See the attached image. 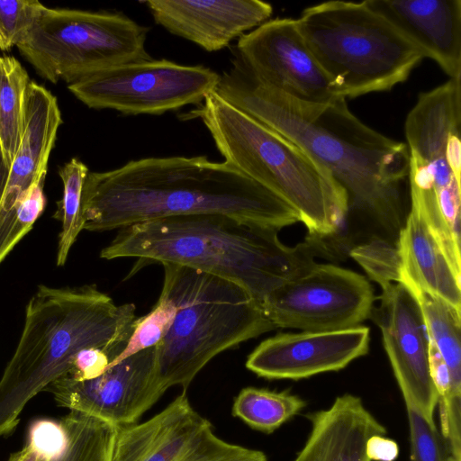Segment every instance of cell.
<instances>
[{
	"mask_svg": "<svg viewBox=\"0 0 461 461\" xmlns=\"http://www.w3.org/2000/svg\"><path fill=\"white\" fill-rule=\"evenodd\" d=\"M215 92L308 155L345 193L348 215L366 219L397 241L406 219V143L366 125L344 98L309 103L260 84L239 58L220 75Z\"/></svg>",
	"mask_w": 461,
	"mask_h": 461,
	"instance_id": "obj_1",
	"label": "cell"
},
{
	"mask_svg": "<svg viewBox=\"0 0 461 461\" xmlns=\"http://www.w3.org/2000/svg\"><path fill=\"white\" fill-rule=\"evenodd\" d=\"M223 214L280 230L296 211L226 162L206 157L146 158L88 172L82 192L84 229L107 231L175 216Z\"/></svg>",
	"mask_w": 461,
	"mask_h": 461,
	"instance_id": "obj_2",
	"label": "cell"
},
{
	"mask_svg": "<svg viewBox=\"0 0 461 461\" xmlns=\"http://www.w3.org/2000/svg\"><path fill=\"white\" fill-rule=\"evenodd\" d=\"M278 230L223 214L167 217L118 230L100 252L107 260L136 258L146 265L175 264L230 281L262 302L330 255L322 237L309 234L294 247Z\"/></svg>",
	"mask_w": 461,
	"mask_h": 461,
	"instance_id": "obj_3",
	"label": "cell"
},
{
	"mask_svg": "<svg viewBox=\"0 0 461 461\" xmlns=\"http://www.w3.org/2000/svg\"><path fill=\"white\" fill-rule=\"evenodd\" d=\"M136 318L133 303L117 305L95 285H39L27 303L22 335L0 379V437L14 429L33 396L71 369L81 350L101 348L117 357Z\"/></svg>",
	"mask_w": 461,
	"mask_h": 461,
	"instance_id": "obj_4",
	"label": "cell"
},
{
	"mask_svg": "<svg viewBox=\"0 0 461 461\" xmlns=\"http://www.w3.org/2000/svg\"><path fill=\"white\" fill-rule=\"evenodd\" d=\"M200 119L230 165L294 208L309 234H335L348 216L345 193L286 138L236 108L216 92L181 114Z\"/></svg>",
	"mask_w": 461,
	"mask_h": 461,
	"instance_id": "obj_5",
	"label": "cell"
},
{
	"mask_svg": "<svg viewBox=\"0 0 461 461\" xmlns=\"http://www.w3.org/2000/svg\"><path fill=\"white\" fill-rule=\"evenodd\" d=\"M162 266L161 293L176 307L171 327L155 346L165 391L180 385L185 392L218 354L276 329L261 303L237 284L175 264Z\"/></svg>",
	"mask_w": 461,
	"mask_h": 461,
	"instance_id": "obj_6",
	"label": "cell"
},
{
	"mask_svg": "<svg viewBox=\"0 0 461 461\" xmlns=\"http://www.w3.org/2000/svg\"><path fill=\"white\" fill-rule=\"evenodd\" d=\"M314 58L344 99L391 90L424 59L366 2L330 1L296 19Z\"/></svg>",
	"mask_w": 461,
	"mask_h": 461,
	"instance_id": "obj_7",
	"label": "cell"
},
{
	"mask_svg": "<svg viewBox=\"0 0 461 461\" xmlns=\"http://www.w3.org/2000/svg\"><path fill=\"white\" fill-rule=\"evenodd\" d=\"M461 79L420 94L404 132L409 151L411 209L424 221L455 269L461 267V179L447 160L452 137L460 133Z\"/></svg>",
	"mask_w": 461,
	"mask_h": 461,
	"instance_id": "obj_8",
	"label": "cell"
},
{
	"mask_svg": "<svg viewBox=\"0 0 461 461\" xmlns=\"http://www.w3.org/2000/svg\"><path fill=\"white\" fill-rule=\"evenodd\" d=\"M149 28L122 13L46 7L17 45L36 72L68 85L116 66L152 59Z\"/></svg>",
	"mask_w": 461,
	"mask_h": 461,
	"instance_id": "obj_9",
	"label": "cell"
},
{
	"mask_svg": "<svg viewBox=\"0 0 461 461\" xmlns=\"http://www.w3.org/2000/svg\"><path fill=\"white\" fill-rule=\"evenodd\" d=\"M220 75L202 65L149 59L110 68L68 85L83 104L127 115H159L200 104L214 92Z\"/></svg>",
	"mask_w": 461,
	"mask_h": 461,
	"instance_id": "obj_10",
	"label": "cell"
},
{
	"mask_svg": "<svg viewBox=\"0 0 461 461\" xmlns=\"http://www.w3.org/2000/svg\"><path fill=\"white\" fill-rule=\"evenodd\" d=\"M374 301L372 285L365 276L317 263L270 293L261 306L276 329L322 332L359 326L370 318Z\"/></svg>",
	"mask_w": 461,
	"mask_h": 461,
	"instance_id": "obj_11",
	"label": "cell"
},
{
	"mask_svg": "<svg viewBox=\"0 0 461 461\" xmlns=\"http://www.w3.org/2000/svg\"><path fill=\"white\" fill-rule=\"evenodd\" d=\"M379 305L370 317L378 325L385 352L406 409L434 423L439 395L429 360V339L420 303L402 282L381 288Z\"/></svg>",
	"mask_w": 461,
	"mask_h": 461,
	"instance_id": "obj_12",
	"label": "cell"
},
{
	"mask_svg": "<svg viewBox=\"0 0 461 461\" xmlns=\"http://www.w3.org/2000/svg\"><path fill=\"white\" fill-rule=\"evenodd\" d=\"M43 391L50 393L59 406L116 427L136 423L166 392L158 379L155 347L109 366L93 379L63 375Z\"/></svg>",
	"mask_w": 461,
	"mask_h": 461,
	"instance_id": "obj_13",
	"label": "cell"
},
{
	"mask_svg": "<svg viewBox=\"0 0 461 461\" xmlns=\"http://www.w3.org/2000/svg\"><path fill=\"white\" fill-rule=\"evenodd\" d=\"M237 57L262 85L325 104L339 97L310 50L296 19L269 20L239 38Z\"/></svg>",
	"mask_w": 461,
	"mask_h": 461,
	"instance_id": "obj_14",
	"label": "cell"
},
{
	"mask_svg": "<svg viewBox=\"0 0 461 461\" xmlns=\"http://www.w3.org/2000/svg\"><path fill=\"white\" fill-rule=\"evenodd\" d=\"M369 329L281 333L263 340L248 357L246 367L267 379L299 380L339 371L366 355Z\"/></svg>",
	"mask_w": 461,
	"mask_h": 461,
	"instance_id": "obj_15",
	"label": "cell"
},
{
	"mask_svg": "<svg viewBox=\"0 0 461 461\" xmlns=\"http://www.w3.org/2000/svg\"><path fill=\"white\" fill-rule=\"evenodd\" d=\"M155 22L169 32L220 50L271 16L273 8L259 0H148L142 2Z\"/></svg>",
	"mask_w": 461,
	"mask_h": 461,
	"instance_id": "obj_16",
	"label": "cell"
},
{
	"mask_svg": "<svg viewBox=\"0 0 461 461\" xmlns=\"http://www.w3.org/2000/svg\"><path fill=\"white\" fill-rule=\"evenodd\" d=\"M424 58L461 79V0H366Z\"/></svg>",
	"mask_w": 461,
	"mask_h": 461,
	"instance_id": "obj_17",
	"label": "cell"
},
{
	"mask_svg": "<svg viewBox=\"0 0 461 461\" xmlns=\"http://www.w3.org/2000/svg\"><path fill=\"white\" fill-rule=\"evenodd\" d=\"M306 417L311 432L294 461H374L373 442L386 433L362 400L349 393Z\"/></svg>",
	"mask_w": 461,
	"mask_h": 461,
	"instance_id": "obj_18",
	"label": "cell"
},
{
	"mask_svg": "<svg viewBox=\"0 0 461 461\" xmlns=\"http://www.w3.org/2000/svg\"><path fill=\"white\" fill-rule=\"evenodd\" d=\"M61 123L57 98L42 86L30 81L25 93L21 141L10 166L0 213L10 211L34 183L46 176Z\"/></svg>",
	"mask_w": 461,
	"mask_h": 461,
	"instance_id": "obj_19",
	"label": "cell"
},
{
	"mask_svg": "<svg viewBox=\"0 0 461 461\" xmlns=\"http://www.w3.org/2000/svg\"><path fill=\"white\" fill-rule=\"evenodd\" d=\"M209 423L184 392L149 420L117 427L112 461H178Z\"/></svg>",
	"mask_w": 461,
	"mask_h": 461,
	"instance_id": "obj_20",
	"label": "cell"
},
{
	"mask_svg": "<svg viewBox=\"0 0 461 461\" xmlns=\"http://www.w3.org/2000/svg\"><path fill=\"white\" fill-rule=\"evenodd\" d=\"M397 247L401 282L461 311V275L455 271L424 221L411 209L399 231Z\"/></svg>",
	"mask_w": 461,
	"mask_h": 461,
	"instance_id": "obj_21",
	"label": "cell"
},
{
	"mask_svg": "<svg viewBox=\"0 0 461 461\" xmlns=\"http://www.w3.org/2000/svg\"><path fill=\"white\" fill-rule=\"evenodd\" d=\"M422 311L429 348L444 362L449 375L447 396L439 409L461 407V311L425 291L408 286Z\"/></svg>",
	"mask_w": 461,
	"mask_h": 461,
	"instance_id": "obj_22",
	"label": "cell"
},
{
	"mask_svg": "<svg viewBox=\"0 0 461 461\" xmlns=\"http://www.w3.org/2000/svg\"><path fill=\"white\" fill-rule=\"evenodd\" d=\"M30 77L12 56L0 55V149L10 167L20 145Z\"/></svg>",
	"mask_w": 461,
	"mask_h": 461,
	"instance_id": "obj_23",
	"label": "cell"
},
{
	"mask_svg": "<svg viewBox=\"0 0 461 461\" xmlns=\"http://www.w3.org/2000/svg\"><path fill=\"white\" fill-rule=\"evenodd\" d=\"M305 405L301 397L286 391L246 387L236 396L232 414L256 430L272 433Z\"/></svg>",
	"mask_w": 461,
	"mask_h": 461,
	"instance_id": "obj_24",
	"label": "cell"
},
{
	"mask_svg": "<svg viewBox=\"0 0 461 461\" xmlns=\"http://www.w3.org/2000/svg\"><path fill=\"white\" fill-rule=\"evenodd\" d=\"M60 422L67 446L49 461H112L116 426L77 411H70Z\"/></svg>",
	"mask_w": 461,
	"mask_h": 461,
	"instance_id": "obj_25",
	"label": "cell"
},
{
	"mask_svg": "<svg viewBox=\"0 0 461 461\" xmlns=\"http://www.w3.org/2000/svg\"><path fill=\"white\" fill-rule=\"evenodd\" d=\"M89 170L79 159L73 158L59 170L63 184L62 199L53 218L60 221L62 229L59 236L57 266H64L70 249L84 230L82 216V192Z\"/></svg>",
	"mask_w": 461,
	"mask_h": 461,
	"instance_id": "obj_26",
	"label": "cell"
},
{
	"mask_svg": "<svg viewBox=\"0 0 461 461\" xmlns=\"http://www.w3.org/2000/svg\"><path fill=\"white\" fill-rule=\"evenodd\" d=\"M44 180L45 176L34 183L10 211L0 213V264L42 214Z\"/></svg>",
	"mask_w": 461,
	"mask_h": 461,
	"instance_id": "obj_27",
	"label": "cell"
},
{
	"mask_svg": "<svg viewBox=\"0 0 461 461\" xmlns=\"http://www.w3.org/2000/svg\"><path fill=\"white\" fill-rule=\"evenodd\" d=\"M349 255L381 288L393 282L402 281L397 241L375 236L368 242L351 249Z\"/></svg>",
	"mask_w": 461,
	"mask_h": 461,
	"instance_id": "obj_28",
	"label": "cell"
},
{
	"mask_svg": "<svg viewBox=\"0 0 461 461\" xmlns=\"http://www.w3.org/2000/svg\"><path fill=\"white\" fill-rule=\"evenodd\" d=\"M176 312V307L174 302L165 294L160 293L159 298L152 310L146 315L136 318L133 330L125 348L109 366L143 349L158 345L171 327Z\"/></svg>",
	"mask_w": 461,
	"mask_h": 461,
	"instance_id": "obj_29",
	"label": "cell"
},
{
	"mask_svg": "<svg viewBox=\"0 0 461 461\" xmlns=\"http://www.w3.org/2000/svg\"><path fill=\"white\" fill-rule=\"evenodd\" d=\"M178 461H267L264 452L224 441L209 423L194 438Z\"/></svg>",
	"mask_w": 461,
	"mask_h": 461,
	"instance_id": "obj_30",
	"label": "cell"
},
{
	"mask_svg": "<svg viewBox=\"0 0 461 461\" xmlns=\"http://www.w3.org/2000/svg\"><path fill=\"white\" fill-rule=\"evenodd\" d=\"M45 9L37 0H0V50L17 47Z\"/></svg>",
	"mask_w": 461,
	"mask_h": 461,
	"instance_id": "obj_31",
	"label": "cell"
},
{
	"mask_svg": "<svg viewBox=\"0 0 461 461\" xmlns=\"http://www.w3.org/2000/svg\"><path fill=\"white\" fill-rule=\"evenodd\" d=\"M411 456L410 461H458L450 452L449 446L441 431L421 414L407 409Z\"/></svg>",
	"mask_w": 461,
	"mask_h": 461,
	"instance_id": "obj_32",
	"label": "cell"
},
{
	"mask_svg": "<svg viewBox=\"0 0 461 461\" xmlns=\"http://www.w3.org/2000/svg\"><path fill=\"white\" fill-rule=\"evenodd\" d=\"M67 441V433L60 421L39 419L29 428L27 445L44 461L59 456L66 448Z\"/></svg>",
	"mask_w": 461,
	"mask_h": 461,
	"instance_id": "obj_33",
	"label": "cell"
},
{
	"mask_svg": "<svg viewBox=\"0 0 461 461\" xmlns=\"http://www.w3.org/2000/svg\"><path fill=\"white\" fill-rule=\"evenodd\" d=\"M115 356L105 348H89L74 358L71 369L64 374L76 380H89L104 374Z\"/></svg>",
	"mask_w": 461,
	"mask_h": 461,
	"instance_id": "obj_34",
	"label": "cell"
},
{
	"mask_svg": "<svg viewBox=\"0 0 461 461\" xmlns=\"http://www.w3.org/2000/svg\"><path fill=\"white\" fill-rule=\"evenodd\" d=\"M372 455L375 461H393L398 455V446L384 436L376 437L372 445Z\"/></svg>",
	"mask_w": 461,
	"mask_h": 461,
	"instance_id": "obj_35",
	"label": "cell"
},
{
	"mask_svg": "<svg viewBox=\"0 0 461 461\" xmlns=\"http://www.w3.org/2000/svg\"><path fill=\"white\" fill-rule=\"evenodd\" d=\"M8 461H44L27 444L19 451L12 453Z\"/></svg>",
	"mask_w": 461,
	"mask_h": 461,
	"instance_id": "obj_36",
	"label": "cell"
},
{
	"mask_svg": "<svg viewBox=\"0 0 461 461\" xmlns=\"http://www.w3.org/2000/svg\"><path fill=\"white\" fill-rule=\"evenodd\" d=\"M10 167L7 165L0 149V205L7 185Z\"/></svg>",
	"mask_w": 461,
	"mask_h": 461,
	"instance_id": "obj_37",
	"label": "cell"
},
{
	"mask_svg": "<svg viewBox=\"0 0 461 461\" xmlns=\"http://www.w3.org/2000/svg\"><path fill=\"white\" fill-rule=\"evenodd\" d=\"M449 411H460V410H449Z\"/></svg>",
	"mask_w": 461,
	"mask_h": 461,
	"instance_id": "obj_38",
	"label": "cell"
}]
</instances>
